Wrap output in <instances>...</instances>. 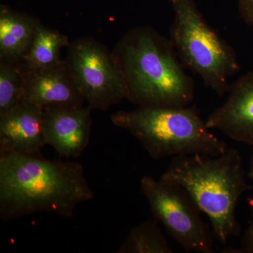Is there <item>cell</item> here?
<instances>
[{"mask_svg":"<svg viewBox=\"0 0 253 253\" xmlns=\"http://www.w3.org/2000/svg\"><path fill=\"white\" fill-rule=\"evenodd\" d=\"M94 195L80 163L0 153V218L6 222L40 212L71 218Z\"/></svg>","mask_w":253,"mask_h":253,"instance_id":"1","label":"cell"},{"mask_svg":"<svg viewBox=\"0 0 253 253\" xmlns=\"http://www.w3.org/2000/svg\"><path fill=\"white\" fill-rule=\"evenodd\" d=\"M127 96L139 106L185 107L194 98L192 78L178 60L170 40L150 26L129 30L112 51Z\"/></svg>","mask_w":253,"mask_h":253,"instance_id":"2","label":"cell"},{"mask_svg":"<svg viewBox=\"0 0 253 253\" xmlns=\"http://www.w3.org/2000/svg\"><path fill=\"white\" fill-rule=\"evenodd\" d=\"M161 179L181 186L201 212L207 215L214 236L221 244L239 235L236 217L240 198L253 189L239 151L229 148L220 156H176Z\"/></svg>","mask_w":253,"mask_h":253,"instance_id":"3","label":"cell"},{"mask_svg":"<svg viewBox=\"0 0 253 253\" xmlns=\"http://www.w3.org/2000/svg\"><path fill=\"white\" fill-rule=\"evenodd\" d=\"M111 121L140 141L155 160L202 154L220 156L229 149L210 131L196 106H139L113 113Z\"/></svg>","mask_w":253,"mask_h":253,"instance_id":"4","label":"cell"},{"mask_svg":"<svg viewBox=\"0 0 253 253\" xmlns=\"http://www.w3.org/2000/svg\"><path fill=\"white\" fill-rule=\"evenodd\" d=\"M174 19L170 41L183 64L219 96L229 92L240 70L234 49L206 22L195 0H169Z\"/></svg>","mask_w":253,"mask_h":253,"instance_id":"5","label":"cell"},{"mask_svg":"<svg viewBox=\"0 0 253 253\" xmlns=\"http://www.w3.org/2000/svg\"><path fill=\"white\" fill-rule=\"evenodd\" d=\"M141 187L154 219L183 249L199 253L214 252L212 230L185 190L150 176H143Z\"/></svg>","mask_w":253,"mask_h":253,"instance_id":"6","label":"cell"},{"mask_svg":"<svg viewBox=\"0 0 253 253\" xmlns=\"http://www.w3.org/2000/svg\"><path fill=\"white\" fill-rule=\"evenodd\" d=\"M70 71L84 101L91 109L107 111L126 99L124 78L104 44L83 37L71 42L67 59Z\"/></svg>","mask_w":253,"mask_h":253,"instance_id":"7","label":"cell"},{"mask_svg":"<svg viewBox=\"0 0 253 253\" xmlns=\"http://www.w3.org/2000/svg\"><path fill=\"white\" fill-rule=\"evenodd\" d=\"M84 101L66 60L39 71L23 68L22 102L45 111L81 107Z\"/></svg>","mask_w":253,"mask_h":253,"instance_id":"8","label":"cell"},{"mask_svg":"<svg viewBox=\"0 0 253 253\" xmlns=\"http://www.w3.org/2000/svg\"><path fill=\"white\" fill-rule=\"evenodd\" d=\"M225 102L206 121L208 129H218L232 140L253 146V71L230 86Z\"/></svg>","mask_w":253,"mask_h":253,"instance_id":"9","label":"cell"},{"mask_svg":"<svg viewBox=\"0 0 253 253\" xmlns=\"http://www.w3.org/2000/svg\"><path fill=\"white\" fill-rule=\"evenodd\" d=\"M91 110L89 106H83L44 111L46 145L62 157H79L89 144Z\"/></svg>","mask_w":253,"mask_h":253,"instance_id":"10","label":"cell"},{"mask_svg":"<svg viewBox=\"0 0 253 253\" xmlns=\"http://www.w3.org/2000/svg\"><path fill=\"white\" fill-rule=\"evenodd\" d=\"M45 145L43 110L21 101L0 118V153L41 156Z\"/></svg>","mask_w":253,"mask_h":253,"instance_id":"11","label":"cell"},{"mask_svg":"<svg viewBox=\"0 0 253 253\" xmlns=\"http://www.w3.org/2000/svg\"><path fill=\"white\" fill-rule=\"evenodd\" d=\"M41 22L37 18L1 8L0 11V59L22 62Z\"/></svg>","mask_w":253,"mask_h":253,"instance_id":"12","label":"cell"},{"mask_svg":"<svg viewBox=\"0 0 253 253\" xmlns=\"http://www.w3.org/2000/svg\"><path fill=\"white\" fill-rule=\"evenodd\" d=\"M70 44L67 36L41 23L31 47L21 62L23 67L27 71H39L59 64L63 61L61 49Z\"/></svg>","mask_w":253,"mask_h":253,"instance_id":"13","label":"cell"},{"mask_svg":"<svg viewBox=\"0 0 253 253\" xmlns=\"http://www.w3.org/2000/svg\"><path fill=\"white\" fill-rule=\"evenodd\" d=\"M118 253H172L154 218L131 229Z\"/></svg>","mask_w":253,"mask_h":253,"instance_id":"14","label":"cell"},{"mask_svg":"<svg viewBox=\"0 0 253 253\" xmlns=\"http://www.w3.org/2000/svg\"><path fill=\"white\" fill-rule=\"evenodd\" d=\"M23 68L21 63L0 62V118L21 104L23 99Z\"/></svg>","mask_w":253,"mask_h":253,"instance_id":"15","label":"cell"},{"mask_svg":"<svg viewBox=\"0 0 253 253\" xmlns=\"http://www.w3.org/2000/svg\"><path fill=\"white\" fill-rule=\"evenodd\" d=\"M222 253H253V204L252 219L247 229L245 231L241 239V246L239 249H227Z\"/></svg>","mask_w":253,"mask_h":253,"instance_id":"16","label":"cell"},{"mask_svg":"<svg viewBox=\"0 0 253 253\" xmlns=\"http://www.w3.org/2000/svg\"><path fill=\"white\" fill-rule=\"evenodd\" d=\"M241 18L249 25H253V0H237Z\"/></svg>","mask_w":253,"mask_h":253,"instance_id":"17","label":"cell"},{"mask_svg":"<svg viewBox=\"0 0 253 253\" xmlns=\"http://www.w3.org/2000/svg\"><path fill=\"white\" fill-rule=\"evenodd\" d=\"M248 178L250 180L253 181V149L251 154V160H250L249 168L247 171Z\"/></svg>","mask_w":253,"mask_h":253,"instance_id":"18","label":"cell"}]
</instances>
